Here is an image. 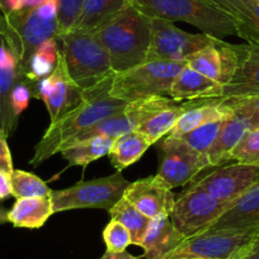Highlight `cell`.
<instances>
[{
	"label": "cell",
	"instance_id": "10",
	"mask_svg": "<svg viewBox=\"0 0 259 259\" xmlns=\"http://www.w3.org/2000/svg\"><path fill=\"white\" fill-rule=\"evenodd\" d=\"M173 101L166 96L150 97V98L139 99L135 102H130L121 112L114 113L107 118L102 119L101 122L94 126L84 130L81 133L76 134L71 139H69L60 149V153L69 148L73 144L79 141L88 140V139L96 138V136H107V138L116 139L118 136L131 133L134 130H138L144 122L165 108L166 106L171 104Z\"/></svg>",
	"mask_w": 259,
	"mask_h": 259
},
{
	"label": "cell",
	"instance_id": "22",
	"mask_svg": "<svg viewBox=\"0 0 259 259\" xmlns=\"http://www.w3.org/2000/svg\"><path fill=\"white\" fill-rule=\"evenodd\" d=\"M259 225V179L251 184L233 206L208 230L245 229Z\"/></svg>",
	"mask_w": 259,
	"mask_h": 259
},
{
	"label": "cell",
	"instance_id": "43",
	"mask_svg": "<svg viewBox=\"0 0 259 259\" xmlns=\"http://www.w3.org/2000/svg\"><path fill=\"white\" fill-rule=\"evenodd\" d=\"M23 0H0V13L7 14L23 9Z\"/></svg>",
	"mask_w": 259,
	"mask_h": 259
},
{
	"label": "cell",
	"instance_id": "24",
	"mask_svg": "<svg viewBox=\"0 0 259 259\" xmlns=\"http://www.w3.org/2000/svg\"><path fill=\"white\" fill-rule=\"evenodd\" d=\"M54 213L51 197L17 198L8 211V221L14 228L39 229Z\"/></svg>",
	"mask_w": 259,
	"mask_h": 259
},
{
	"label": "cell",
	"instance_id": "23",
	"mask_svg": "<svg viewBox=\"0 0 259 259\" xmlns=\"http://www.w3.org/2000/svg\"><path fill=\"white\" fill-rule=\"evenodd\" d=\"M211 98H200L192 99L186 102H173L171 104L166 106L158 113L154 114L151 118L144 122L138 131H140L151 144L158 143L159 140L168 135L177 123L181 116H183L189 109H193L196 107H200L210 102Z\"/></svg>",
	"mask_w": 259,
	"mask_h": 259
},
{
	"label": "cell",
	"instance_id": "6",
	"mask_svg": "<svg viewBox=\"0 0 259 259\" xmlns=\"http://www.w3.org/2000/svg\"><path fill=\"white\" fill-rule=\"evenodd\" d=\"M186 65L187 61H145L116 73L109 96L128 103L150 97H168L174 79Z\"/></svg>",
	"mask_w": 259,
	"mask_h": 259
},
{
	"label": "cell",
	"instance_id": "1",
	"mask_svg": "<svg viewBox=\"0 0 259 259\" xmlns=\"http://www.w3.org/2000/svg\"><path fill=\"white\" fill-rule=\"evenodd\" d=\"M114 74L98 85L84 91L81 102L75 108L50 123L45 135L34 146L33 156L29 160L32 166H38L44 161L49 160L51 156L60 153L61 146L69 139L94 126L102 119L118 113L128 104V102L109 96Z\"/></svg>",
	"mask_w": 259,
	"mask_h": 259
},
{
	"label": "cell",
	"instance_id": "20",
	"mask_svg": "<svg viewBox=\"0 0 259 259\" xmlns=\"http://www.w3.org/2000/svg\"><path fill=\"white\" fill-rule=\"evenodd\" d=\"M186 240L170 221L169 215L151 219L141 243L144 259H165Z\"/></svg>",
	"mask_w": 259,
	"mask_h": 259
},
{
	"label": "cell",
	"instance_id": "17",
	"mask_svg": "<svg viewBox=\"0 0 259 259\" xmlns=\"http://www.w3.org/2000/svg\"><path fill=\"white\" fill-rule=\"evenodd\" d=\"M238 62L233 79L224 87L221 98L259 96V45H233Z\"/></svg>",
	"mask_w": 259,
	"mask_h": 259
},
{
	"label": "cell",
	"instance_id": "32",
	"mask_svg": "<svg viewBox=\"0 0 259 259\" xmlns=\"http://www.w3.org/2000/svg\"><path fill=\"white\" fill-rule=\"evenodd\" d=\"M12 196L16 198L50 197L52 189L36 174L22 169H14L11 174Z\"/></svg>",
	"mask_w": 259,
	"mask_h": 259
},
{
	"label": "cell",
	"instance_id": "21",
	"mask_svg": "<svg viewBox=\"0 0 259 259\" xmlns=\"http://www.w3.org/2000/svg\"><path fill=\"white\" fill-rule=\"evenodd\" d=\"M224 87L218 81L197 73L186 65L174 79L168 97L176 102L200 98H218L223 96Z\"/></svg>",
	"mask_w": 259,
	"mask_h": 259
},
{
	"label": "cell",
	"instance_id": "37",
	"mask_svg": "<svg viewBox=\"0 0 259 259\" xmlns=\"http://www.w3.org/2000/svg\"><path fill=\"white\" fill-rule=\"evenodd\" d=\"M218 46L220 49L221 54L220 84L225 87L233 79L234 74H235L238 57H236V52L234 50L233 44H229V42L224 41L223 38H219Z\"/></svg>",
	"mask_w": 259,
	"mask_h": 259
},
{
	"label": "cell",
	"instance_id": "39",
	"mask_svg": "<svg viewBox=\"0 0 259 259\" xmlns=\"http://www.w3.org/2000/svg\"><path fill=\"white\" fill-rule=\"evenodd\" d=\"M225 103L233 109L234 113L248 114L253 117L259 124V96L244 97V98L224 99Z\"/></svg>",
	"mask_w": 259,
	"mask_h": 259
},
{
	"label": "cell",
	"instance_id": "42",
	"mask_svg": "<svg viewBox=\"0 0 259 259\" xmlns=\"http://www.w3.org/2000/svg\"><path fill=\"white\" fill-rule=\"evenodd\" d=\"M12 196L11 176L4 171H0V201L7 200Z\"/></svg>",
	"mask_w": 259,
	"mask_h": 259
},
{
	"label": "cell",
	"instance_id": "28",
	"mask_svg": "<svg viewBox=\"0 0 259 259\" xmlns=\"http://www.w3.org/2000/svg\"><path fill=\"white\" fill-rule=\"evenodd\" d=\"M113 140L114 139L107 136H96L73 144L62 150L61 155L65 160H68L69 166L80 165L85 168L93 161L108 155L113 145Z\"/></svg>",
	"mask_w": 259,
	"mask_h": 259
},
{
	"label": "cell",
	"instance_id": "14",
	"mask_svg": "<svg viewBox=\"0 0 259 259\" xmlns=\"http://www.w3.org/2000/svg\"><path fill=\"white\" fill-rule=\"evenodd\" d=\"M259 179V165L235 163L218 166L201 179L193 181L189 187L200 188L223 202H234Z\"/></svg>",
	"mask_w": 259,
	"mask_h": 259
},
{
	"label": "cell",
	"instance_id": "4",
	"mask_svg": "<svg viewBox=\"0 0 259 259\" xmlns=\"http://www.w3.org/2000/svg\"><path fill=\"white\" fill-rule=\"evenodd\" d=\"M57 41L69 74L83 91L98 85L114 74L108 52L94 32L71 29L60 34Z\"/></svg>",
	"mask_w": 259,
	"mask_h": 259
},
{
	"label": "cell",
	"instance_id": "8",
	"mask_svg": "<svg viewBox=\"0 0 259 259\" xmlns=\"http://www.w3.org/2000/svg\"><path fill=\"white\" fill-rule=\"evenodd\" d=\"M234 202H223L200 188L189 187L176 198L170 221L186 239L208 230Z\"/></svg>",
	"mask_w": 259,
	"mask_h": 259
},
{
	"label": "cell",
	"instance_id": "38",
	"mask_svg": "<svg viewBox=\"0 0 259 259\" xmlns=\"http://www.w3.org/2000/svg\"><path fill=\"white\" fill-rule=\"evenodd\" d=\"M36 81H22L14 87L12 92V107L17 116H21L22 112L29 106L31 98H33V91Z\"/></svg>",
	"mask_w": 259,
	"mask_h": 259
},
{
	"label": "cell",
	"instance_id": "5",
	"mask_svg": "<svg viewBox=\"0 0 259 259\" xmlns=\"http://www.w3.org/2000/svg\"><path fill=\"white\" fill-rule=\"evenodd\" d=\"M131 4L150 18L186 22L197 27L202 33L218 38L236 34L230 17L213 8L206 0H131Z\"/></svg>",
	"mask_w": 259,
	"mask_h": 259
},
{
	"label": "cell",
	"instance_id": "30",
	"mask_svg": "<svg viewBox=\"0 0 259 259\" xmlns=\"http://www.w3.org/2000/svg\"><path fill=\"white\" fill-rule=\"evenodd\" d=\"M57 44V38L47 39L34 51L27 68V78L29 80L38 81L39 79L49 76L54 71L60 52Z\"/></svg>",
	"mask_w": 259,
	"mask_h": 259
},
{
	"label": "cell",
	"instance_id": "16",
	"mask_svg": "<svg viewBox=\"0 0 259 259\" xmlns=\"http://www.w3.org/2000/svg\"><path fill=\"white\" fill-rule=\"evenodd\" d=\"M29 80L16 55L0 36V130L13 135L18 127L19 116L12 107V92L17 84Z\"/></svg>",
	"mask_w": 259,
	"mask_h": 259
},
{
	"label": "cell",
	"instance_id": "31",
	"mask_svg": "<svg viewBox=\"0 0 259 259\" xmlns=\"http://www.w3.org/2000/svg\"><path fill=\"white\" fill-rule=\"evenodd\" d=\"M218 39L212 45L194 52L187 57V65L197 73L220 83L221 75V54L218 46Z\"/></svg>",
	"mask_w": 259,
	"mask_h": 259
},
{
	"label": "cell",
	"instance_id": "35",
	"mask_svg": "<svg viewBox=\"0 0 259 259\" xmlns=\"http://www.w3.org/2000/svg\"><path fill=\"white\" fill-rule=\"evenodd\" d=\"M103 240L107 251H113V253L124 251L127 246L133 244L130 231L119 221L112 219L103 230Z\"/></svg>",
	"mask_w": 259,
	"mask_h": 259
},
{
	"label": "cell",
	"instance_id": "34",
	"mask_svg": "<svg viewBox=\"0 0 259 259\" xmlns=\"http://www.w3.org/2000/svg\"><path fill=\"white\" fill-rule=\"evenodd\" d=\"M236 163L259 165V127L250 130L230 155Z\"/></svg>",
	"mask_w": 259,
	"mask_h": 259
},
{
	"label": "cell",
	"instance_id": "40",
	"mask_svg": "<svg viewBox=\"0 0 259 259\" xmlns=\"http://www.w3.org/2000/svg\"><path fill=\"white\" fill-rule=\"evenodd\" d=\"M13 170V158L8 145V135L0 130V171L11 176Z\"/></svg>",
	"mask_w": 259,
	"mask_h": 259
},
{
	"label": "cell",
	"instance_id": "19",
	"mask_svg": "<svg viewBox=\"0 0 259 259\" xmlns=\"http://www.w3.org/2000/svg\"><path fill=\"white\" fill-rule=\"evenodd\" d=\"M210 6L230 17L236 36L248 44L259 45V0H206Z\"/></svg>",
	"mask_w": 259,
	"mask_h": 259
},
{
	"label": "cell",
	"instance_id": "27",
	"mask_svg": "<svg viewBox=\"0 0 259 259\" xmlns=\"http://www.w3.org/2000/svg\"><path fill=\"white\" fill-rule=\"evenodd\" d=\"M151 143L138 130L118 136L113 140L109 160L116 170L122 171L127 166L133 165L143 158L144 154L150 148Z\"/></svg>",
	"mask_w": 259,
	"mask_h": 259
},
{
	"label": "cell",
	"instance_id": "15",
	"mask_svg": "<svg viewBox=\"0 0 259 259\" xmlns=\"http://www.w3.org/2000/svg\"><path fill=\"white\" fill-rule=\"evenodd\" d=\"M123 197L150 219L170 215L176 203L171 188L158 174L130 183Z\"/></svg>",
	"mask_w": 259,
	"mask_h": 259
},
{
	"label": "cell",
	"instance_id": "13",
	"mask_svg": "<svg viewBox=\"0 0 259 259\" xmlns=\"http://www.w3.org/2000/svg\"><path fill=\"white\" fill-rule=\"evenodd\" d=\"M83 92L69 74L68 66L60 50L54 71L34 84L33 98L39 99L46 104L52 123L80 103Z\"/></svg>",
	"mask_w": 259,
	"mask_h": 259
},
{
	"label": "cell",
	"instance_id": "47",
	"mask_svg": "<svg viewBox=\"0 0 259 259\" xmlns=\"http://www.w3.org/2000/svg\"><path fill=\"white\" fill-rule=\"evenodd\" d=\"M176 259H205V258H176Z\"/></svg>",
	"mask_w": 259,
	"mask_h": 259
},
{
	"label": "cell",
	"instance_id": "29",
	"mask_svg": "<svg viewBox=\"0 0 259 259\" xmlns=\"http://www.w3.org/2000/svg\"><path fill=\"white\" fill-rule=\"evenodd\" d=\"M108 213L112 220L119 221L130 231L131 238H133L134 245L140 246L151 219L144 215L141 211H139L133 203L130 202L128 200H126L124 197H122L108 211Z\"/></svg>",
	"mask_w": 259,
	"mask_h": 259
},
{
	"label": "cell",
	"instance_id": "3",
	"mask_svg": "<svg viewBox=\"0 0 259 259\" xmlns=\"http://www.w3.org/2000/svg\"><path fill=\"white\" fill-rule=\"evenodd\" d=\"M94 33L108 52L112 70L121 73L146 61L151 18L131 4Z\"/></svg>",
	"mask_w": 259,
	"mask_h": 259
},
{
	"label": "cell",
	"instance_id": "41",
	"mask_svg": "<svg viewBox=\"0 0 259 259\" xmlns=\"http://www.w3.org/2000/svg\"><path fill=\"white\" fill-rule=\"evenodd\" d=\"M239 259H259V230L251 243L241 250Z\"/></svg>",
	"mask_w": 259,
	"mask_h": 259
},
{
	"label": "cell",
	"instance_id": "9",
	"mask_svg": "<svg viewBox=\"0 0 259 259\" xmlns=\"http://www.w3.org/2000/svg\"><path fill=\"white\" fill-rule=\"evenodd\" d=\"M258 230L259 225L245 229L206 230L198 235L186 239L165 259H230L234 254L251 243Z\"/></svg>",
	"mask_w": 259,
	"mask_h": 259
},
{
	"label": "cell",
	"instance_id": "18",
	"mask_svg": "<svg viewBox=\"0 0 259 259\" xmlns=\"http://www.w3.org/2000/svg\"><path fill=\"white\" fill-rule=\"evenodd\" d=\"M255 127H259V124L253 117L234 113V116L224 123L216 140L206 153L211 168H218L230 160L234 149L243 140L244 136Z\"/></svg>",
	"mask_w": 259,
	"mask_h": 259
},
{
	"label": "cell",
	"instance_id": "25",
	"mask_svg": "<svg viewBox=\"0 0 259 259\" xmlns=\"http://www.w3.org/2000/svg\"><path fill=\"white\" fill-rule=\"evenodd\" d=\"M233 116V109L225 103L224 98H221V97L211 98V101L203 106L189 109L183 116H181V118L177 121V123L174 124L168 135L182 136L192 131V130L202 126V124L208 123V122L229 119Z\"/></svg>",
	"mask_w": 259,
	"mask_h": 259
},
{
	"label": "cell",
	"instance_id": "26",
	"mask_svg": "<svg viewBox=\"0 0 259 259\" xmlns=\"http://www.w3.org/2000/svg\"><path fill=\"white\" fill-rule=\"evenodd\" d=\"M128 6H131V0H84L80 17L74 29L98 31Z\"/></svg>",
	"mask_w": 259,
	"mask_h": 259
},
{
	"label": "cell",
	"instance_id": "7",
	"mask_svg": "<svg viewBox=\"0 0 259 259\" xmlns=\"http://www.w3.org/2000/svg\"><path fill=\"white\" fill-rule=\"evenodd\" d=\"M122 171L93 181H81L65 189L51 192L54 212L76 210V208H103L109 211L122 197L128 187Z\"/></svg>",
	"mask_w": 259,
	"mask_h": 259
},
{
	"label": "cell",
	"instance_id": "12",
	"mask_svg": "<svg viewBox=\"0 0 259 259\" xmlns=\"http://www.w3.org/2000/svg\"><path fill=\"white\" fill-rule=\"evenodd\" d=\"M159 164L158 176L171 189L191 183L203 169L208 168L206 154L198 153L178 136L166 135L158 141Z\"/></svg>",
	"mask_w": 259,
	"mask_h": 259
},
{
	"label": "cell",
	"instance_id": "2",
	"mask_svg": "<svg viewBox=\"0 0 259 259\" xmlns=\"http://www.w3.org/2000/svg\"><path fill=\"white\" fill-rule=\"evenodd\" d=\"M57 0H39L36 6L12 13H0V36L16 55L27 74L32 55L45 41L57 38Z\"/></svg>",
	"mask_w": 259,
	"mask_h": 259
},
{
	"label": "cell",
	"instance_id": "11",
	"mask_svg": "<svg viewBox=\"0 0 259 259\" xmlns=\"http://www.w3.org/2000/svg\"><path fill=\"white\" fill-rule=\"evenodd\" d=\"M218 37L206 33H188L173 22L151 18L150 45L146 61H186L187 57L215 42Z\"/></svg>",
	"mask_w": 259,
	"mask_h": 259
},
{
	"label": "cell",
	"instance_id": "36",
	"mask_svg": "<svg viewBox=\"0 0 259 259\" xmlns=\"http://www.w3.org/2000/svg\"><path fill=\"white\" fill-rule=\"evenodd\" d=\"M84 0H57V22H59V36L75 28L81 13ZM57 36V37H59Z\"/></svg>",
	"mask_w": 259,
	"mask_h": 259
},
{
	"label": "cell",
	"instance_id": "33",
	"mask_svg": "<svg viewBox=\"0 0 259 259\" xmlns=\"http://www.w3.org/2000/svg\"><path fill=\"white\" fill-rule=\"evenodd\" d=\"M228 119L208 122V123L202 124V126L192 130L189 133L178 136V138L183 139L191 148H193L194 150H197L198 153L206 154L208 149L211 148V145L213 144V141L216 140L219 133L221 131V128H223L224 123Z\"/></svg>",
	"mask_w": 259,
	"mask_h": 259
},
{
	"label": "cell",
	"instance_id": "46",
	"mask_svg": "<svg viewBox=\"0 0 259 259\" xmlns=\"http://www.w3.org/2000/svg\"><path fill=\"white\" fill-rule=\"evenodd\" d=\"M241 250H243V249H241ZM241 250H240V251H238V253H236V254H234V255L231 256L230 259H239V258H240V253H241Z\"/></svg>",
	"mask_w": 259,
	"mask_h": 259
},
{
	"label": "cell",
	"instance_id": "44",
	"mask_svg": "<svg viewBox=\"0 0 259 259\" xmlns=\"http://www.w3.org/2000/svg\"><path fill=\"white\" fill-rule=\"evenodd\" d=\"M99 259H143V258H138V256H134L133 254L127 253L126 250L124 251H119V253H113V251H106L103 255L101 256Z\"/></svg>",
	"mask_w": 259,
	"mask_h": 259
},
{
	"label": "cell",
	"instance_id": "45",
	"mask_svg": "<svg viewBox=\"0 0 259 259\" xmlns=\"http://www.w3.org/2000/svg\"><path fill=\"white\" fill-rule=\"evenodd\" d=\"M9 223L8 221V211L4 207L0 206V225H4V224Z\"/></svg>",
	"mask_w": 259,
	"mask_h": 259
}]
</instances>
